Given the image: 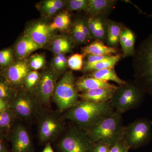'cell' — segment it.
I'll use <instances>...</instances> for the list:
<instances>
[{
    "label": "cell",
    "mask_w": 152,
    "mask_h": 152,
    "mask_svg": "<svg viewBox=\"0 0 152 152\" xmlns=\"http://www.w3.org/2000/svg\"><path fill=\"white\" fill-rule=\"evenodd\" d=\"M114 111L110 101L98 103L80 100L63 115L66 121L86 131Z\"/></svg>",
    "instance_id": "1"
},
{
    "label": "cell",
    "mask_w": 152,
    "mask_h": 152,
    "mask_svg": "<svg viewBox=\"0 0 152 152\" xmlns=\"http://www.w3.org/2000/svg\"><path fill=\"white\" fill-rule=\"evenodd\" d=\"M132 68L134 81L146 94L152 96V33L136 49Z\"/></svg>",
    "instance_id": "2"
},
{
    "label": "cell",
    "mask_w": 152,
    "mask_h": 152,
    "mask_svg": "<svg viewBox=\"0 0 152 152\" xmlns=\"http://www.w3.org/2000/svg\"><path fill=\"white\" fill-rule=\"evenodd\" d=\"M124 127L122 114L114 111L86 131L94 143L102 142L111 147L121 140Z\"/></svg>",
    "instance_id": "3"
},
{
    "label": "cell",
    "mask_w": 152,
    "mask_h": 152,
    "mask_svg": "<svg viewBox=\"0 0 152 152\" xmlns=\"http://www.w3.org/2000/svg\"><path fill=\"white\" fill-rule=\"evenodd\" d=\"M94 144L86 131L71 122L52 145L55 152H93Z\"/></svg>",
    "instance_id": "4"
},
{
    "label": "cell",
    "mask_w": 152,
    "mask_h": 152,
    "mask_svg": "<svg viewBox=\"0 0 152 152\" xmlns=\"http://www.w3.org/2000/svg\"><path fill=\"white\" fill-rule=\"evenodd\" d=\"M67 124L59 111L44 109L36 123L37 137L40 145L52 144L62 133Z\"/></svg>",
    "instance_id": "5"
},
{
    "label": "cell",
    "mask_w": 152,
    "mask_h": 152,
    "mask_svg": "<svg viewBox=\"0 0 152 152\" xmlns=\"http://www.w3.org/2000/svg\"><path fill=\"white\" fill-rule=\"evenodd\" d=\"M146 94L134 81L118 87L110 103L115 112L121 114L138 108L143 102Z\"/></svg>",
    "instance_id": "6"
},
{
    "label": "cell",
    "mask_w": 152,
    "mask_h": 152,
    "mask_svg": "<svg viewBox=\"0 0 152 152\" xmlns=\"http://www.w3.org/2000/svg\"><path fill=\"white\" fill-rule=\"evenodd\" d=\"M10 104L18 119L29 125L36 124L45 109L32 93L23 89L18 91Z\"/></svg>",
    "instance_id": "7"
},
{
    "label": "cell",
    "mask_w": 152,
    "mask_h": 152,
    "mask_svg": "<svg viewBox=\"0 0 152 152\" xmlns=\"http://www.w3.org/2000/svg\"><path fill=\"white\" fill-rule=\"evenodd\" d=\"M74 74L71 71L66 72L57 82L51 102L54 103L57 110L62 113L78 102L80 94L75 86Z\"/></svg>",
    "instance_id": "8"
},
{
    "label": "cell",
    "mask_w": 152,
    "mask_h": 152,
    "mask_svg": "<svg viewBox=\"0 0 152 152\" xmlns=\"http://www.w3.org/2000/svg\"><path fill=\"white\" fill-rule=\"evenodd\" d=\"M152 139V120L138 118L124 126L121 140L130 149L146 145Z\"/></svg>",
    "instance_id": "9"
},
{
    "label": "cell",
    "mask_w": 152,
    "mask_h": 152,
    "mask_svg": "<svg viewBox=\"0 0 152 152\" xmlns=\"http://www.w3.org/2000/svg\"><path fill=\"white\" fill-rule=\"evenodd\" d=\"M59 76L52 67L46 69L41 73L39 83L32 92L44 109H52V96Z\"/></svg>",
    "instance_id": "10"
},
{
    "label": "cell",
    "mask_w": 152,
    "mask_h": 152,
    "mask_svg": "<svg viewBox=\"0 0 152 152\" xmlns=\"http://www.w3.org/2000/svg\"><path fill=\"white\" fill-rule=\"evenodd\" d=\"M26 124L18 119L7 137L11 152H35L31 135Z\"/></svg>",
    "instance_id": "11"
},
{
    "label": "cell",
    "mask_w": 152,
    "mask_h": 152,
    "mask_svg": "<svg viewBox=\"0 0 152 152\" xmlns=\"http://www.w3.org/2000/svg\"><path fill=\"white\" fill-rule=\"evenodd\" d=\"M31 71L28 61L23 59L15 61L7 67H0V74L18 90L23 88L25 79Z\"/></svg>",
    "instance_id": "12"
},
{
    "label": "cell",
    "mask_w": 152,
    "mask_h": 152,
    "mask_svg": "<svg viewBox=\"0 0 152 152\" xmlns=\"http://www.w3.org/2000/svg\"><path fill=\"white\" fill-rule=\"evenodd\" d=\"M53 31L49 25L43 22L34 23L27 28L25 35L28 36L36 44L42 48L51 39Z\"/></svg>",
    "instance_id": "13"
},
{
    "label": "cell",
    "mask_w": 152,
    "mask_h": 152,
    "mask_svg": "<svg viewBox=\"0 0 152 152\" xmlns=\"http://www.w3.org/2000/svg\"><path fill=\"white\" fill-rule=\"evenodd\" d=\"M75 86L79 94L99 88L117 89L118 87L108 82L95 78L88 74L76 79Z\"/></svg>",
    "instance_id": "14"
},
{
    "label": "cell",
    "mask_w": 152,
    "mask_h": 152,
    "mask_svg": "<svg viewBox=\"0 0 152 152\" xmlns=\"http://www.w3.org/2000/svg\"><path fill=\"white\" fill-rule=\"evenodd\" d=\"M116 89L99 88L91 90L79 94L80 100L89 101L92 102H106L110 100Z\"/></svg>",
    "instance_id": "15"
},
{
    "label": "cell",
    "mask_w": 152,
    "mask_h": 152,
    "mask_svg": "<svg viewBox=\"0 0 152 152\" xmlns=\"http://www.w3.org/2000/svg\"><path fill=\"white\" fill-rule=\"evenodd\" d=\"M42 48L28 36L22 37L17 41L13 48L14 56L17 60H23L32 52Z\"/></svg>",
    "instance_id": "16"
},
{
    "label": "cell",
    "mask_w": 152,
    "mask_h": 152,
    "mask_svg": "<svg viewBox=\"0 0 152 152\" xmlns=\"http://www.w3.org/2000/svg\"><path fill=\"white\" fill-rule=\"evenodd\" d=\"M136 36L134 33L130 29L124 27L121 36L119 43L122 50V58L128 57L133 56L135 51Z\"/></svg>",
    "instance_id": "17"
},
{
    "label": "cell",
    "mask_w": 152,
    "mask_h": 152,
    "mask_svg": "<svg viewBox=\"0 0 152 152\" xmlns=\"http://www.w3.org/2000/svg\"><path fill=\"white\" fill-rule=\"evenodd\" d=\"M87 12L90 17L101 16L108 14L113 9L116 1L115 0H88Z\"/></svg>",
    "instance_id": "18"
},
{
    "label": "cell",
    "mask_w": 152,
    "mask_h": 152,
    "mask_svg": "<svg viewBox=\"0 0 152 152\" xmlns=\"http://www.w3.org/2000/svg\"><path fill=\"white\" fill-rule=\"evenodd\" d=\"M75 42L72 37L65 35L53 37L50 49L55 55L69 53L72 50Z\"/></svg>",
    "instance_id": "19"
},
{
    "label": "cell",
    "mask_w": 152,
    "mask_h": 152,
    "mask_svg": "<svg viewBox=\"0 0 152 152\" xmlns=\"http://www.w3.org/2000/svg\"><path fill=\"white\" fill-rule=\"evenodd\" d=\"M82 54L84 56L88 55H115L118 54V50L115 48L109 47L105 45L103 41L95 40L87 46L82 49Z\"/></svg>",
    "instance_id": "20"
},
{
    "label": "cell",
    "mask_w": 152,
    "mask_h": 152,
    "mask_svg": "<svg viewBox=\"0 0 152 152\" xmlns=\"http://www.w3.org/2000/svg\"><path fill=\"white\" fill-rule=\"evenodd\" d=\"M16 115L12 109L0 112V135L7 137L18 120Z\"/></svg>",
    "instance_id": "21"
},
{
    "label": "cell",
    "mask_w": 152,
    "mask_h": 152,
    "mask_svg": "<svg viewBox=\"0 0 152 152\" xmlns=\"http://www.w3.org/2000/svg\"><path fill=\"white\" fill-rule=\"evenodd\" d=\"M121 55L118 54L113 55L107 58L97 62L84 65L82 70V72L84 73H90L104 69L115 68V66L121 59Z\"/></svg>",
    "instance_id": "22"
},
{
    "label": "cell",
    "mask_w": 152,
    "mask_h": 152,
    "mask_svg": "<svg viewBox=\"0 0 152 152\" xmlns=\"http://www.w3.org/2000/svg\"><path fill=\"white\" fill-rule=\"evenodd\" d=\"M121 23L112 20L107 23V41L109 47L116 48L119 43L120 36L123 28Z\"/></svg>",
    "instance_id": "23"
},
{
    "label": "cell",
    "mask_w": 152,
    "mask_h": 152,
    "mask_svg": "<svg viewBox=\"0 0 152 152\" xmlns=\"http://www.w3.org/2000/svg\"><path fill=\"white\" fill-rule=\"evenodd\" d=\"M90 76L101 80L115 82L120 86L125 84L126 82L120 78L117 75L115 68H108L95 71L88 74Z\"/></svg>",
    "instance_id": "24"
},
{
    "label": "cell",
    "mask_w": 152,
    "mask_h": 152,
    "mask_svg": "<svg viewBox=\"0 0 152 152\" xmlns=\"http://www.w3.org/2000/svg\"><path fill=\"white\" fill-rule=\"evenodd\" d=\"M19 90L0 74V99L10 102Z\"/></svg>",
    "instance_id": "25"
},
{
    "label": "cell",
    "mask_w": 152,
    "mask_h": 152,
    "mask_svg": "<svg viewBox=\"0 0 152 152\" xmlns=\"http://www.w3.org/2000/svg\"><path fill=\"white\" fill-rule=\"evenodd\" d=\"M70 24V15L67 12H63L56 17L49 25V27L53 31L57 30L65 31L69 28Z\"/></svg>",
    "instance_id": "26"
},
{
    "label": "cell",
    "mask_w": 152,
    "mask_h": 152,
    "mask_svg": "<svg viewBox=\"0 0 152 152\" xmlns=\"http://www.w3.org/2000/svg\"><path fill=\"white\" fill-rule=\"evenodd\" d=\"M40 76L41 73L38 71H31L25 79L22 89L32 92L37 86Z\"/></svg>",
    "instance_id": "27"
},
{
    "label": "cell",
    "mask_w": 152,
    "mask_h": 152,
    "mask_svg": "<svg viewBox=\"0 0 152 152\" xmlns=\"http://www.w3.org/2000/svg\"><path fill=\"white\" fill-rule=\"evenodd\" d=\"M52 68L59 75L64 73L67 67V59L64 54L56 55L52 61Z\"/></svg>",
    "instance_id": "28"
},
{
    "label": "cell",
    "mask_w": 152,
    "mask_h": 152,
    "mask_svg": "<svg viewBox=\"0 0 152 152\" xmlns=\"http://www.w3.org/2000/svg\"><path fill=\"white\" fill-rule=\"evenodd\" d=\"M96 30L93 39L103 41L107 39V23H105L102 17H96Z\"/></svg>",
    "instance_id": "29"
},
{
    "label": "cell",
    "mask_w": 152,
    "mask_h": 152,
    "mask_svg": "<svg viewBox=\"0 0 152 152\" xmlns=\"http://www.w3.org/2000/svg\"><path fill=\"white\" fill-rule=\"evenodd\" d=\"M13 48H8L0 50V67L6 68L15 61Z\"/></svg>",
    "instance_id": "30"
},
{
    "label": "cell",
    "mask_w": 152,
    "mask_h": 152,
    "mask_svg": "<svg viewBox=\"0 0 152 152\" xmlns=\"http://www.w3.org/2000/svg\"><path fill=\"white\" fill-rule=\"evenodd\" d=\"M83 55L75 53L71 56L67 60L68 67L74 71L82 70L83 67Z\"/></svg>",
    "instance_id": "31"
},
{
    "label": "cell",
    "mask_w": 152,
    "mask_h": 152,
    "mask_svg": "<svg viewBox=\"0 0 152 152\" xmlns=\"http://www.w3.org/2000/svg\"><path fill=\"white\" fill-rule=\"evenodd\" d=\"M88 0H70L66 1V7L69 11H84L87 12Z\"/></svg>",
    "instance_id": "32"
},
{
    "label": "cell",
    "mask_w": 152,
    "mask_h": 152,
    "mask_svg": "<svg viewBox=\"0 0 152 152\" xmlns=\"http://www.w3.org/2000/svg\"><path fill=\"white\" fill-rule=\"evenodd\" d=\"M31 69L38 71L43 68L46 63L45 58L42 54H36L33 55L28 61Z\"/></svg>",
    "instance_id": "33"
},
{
    "label": "cell",
    "mask_w": 152,
    "mask_h": 152,
    "mask_svg": "<svg viewBox=\"0 0 152 152\" xmlns=\"http://www.w3.org/2000/svg\"><path fill=\"white\" fill-rule=\"evenodd\" d=\"M71 36L74 42L78 44H84L88 41L86 36L80 29L76 22L73 24L71 28Z\"/></svg>",
    "instance_id": "34"
},
{
    "label": "cell",
    "mask_w": 152,
    "mask_h": 152,
    "mask_svg": "<svg viewBox=\"0 0 152 152\" xmlns=\"http://www.w3.org/2000/svg\"><path fill=\"white\" fill-rule=\"evenodd\" d=\"M113 55H88L86 56V61L84 63V65L94 64L109 58Z\"/></svg>",
    "instance_id": "35"
},
{
    "label": "cell",
    "mask_w": 152,
    "mask_h": 152,
    "mask_svg": "<svg viewBox=\"0 0 152 152\" xmlns=\"http://www.w3.org/2000/svg\"><path fill=\"white\" fill-rule=\"evenodd\" d=\"M41 4L43 5L55 8L58 10H59L64 6H66V1L61 0H46L41 2Z\"/></svg>",
    "instance_id": "36"
},
{
    "label": "cell",
    "mask_w": 152,
    "mask_h": 152,
    "mask_svg": "<svg viewBox=\"0 0 152 152\" xmlns=\"http://www.w3.org/2000/svg\"><path fill=\"white\" fill-rule=\"evenodd\" d=\"M75 22L80 29L86 37L88 41L91 40L93 39L89 29L87 22H85L81 20H78Z\"/></svg>",
    "instance_id": "37"
},
{
    "label": "cell",
    "mask_w": 152,
    "mask_h": 152,
    "mask_svg": "<svg viewBox=\"0 0 152 152\" xmlns=\"http://www.w3.org/2000/svg\"><path fill=\"white\" fill-rule=\"evenodd\" d=\"M129 150L127 146L121 140L110 147L109 152H129Z\"/></svg>",
    "instance_id": "38"
},
{
    "label": "cell",
    "mask_w": 152,
    "mask_h": 152,
    "mask_svg": "<svg viewBox=\"0 0 152 152\" xmlns=\"http://www.w3.org/2000/svg\"><path fill=\"white\" fill-rule=\"evenodd\" d=\"M110 146L102 142L94 143L93 152H109Z\"/></svg>",
    "instance_id": "39"
},
{
    "label": "cell",
    "mask_w": 152,
    "mask_h": 152,
    "mask_svg": "<svg viewBox=\"0 0 152 152\" xmlns=\"http://www.w3.org/2000/svg\"><path fill=\"white\" fill-rule=\"evenodd\" d=\"M39 6V9H40L41 12L48 16H51L56 13L58 11L55 8L43 5L41 4H40Z\"/></svg>",
    "instance_id": "40"
},
{
    "label": "cell",
    "mask_w": 152,
    "mask_h": 152,
    "mask_svg": "<svg viewBox=\"0 0 152 152\" xmlns=\"http://www.w3.org/2000/svg\"><path fill=\"white\" fill-rule=\"evenodd\" d=\"M5 138L0 135V152H11L4 139Z\"/></svg>",
    "instance_id": "41"
},
{
    "label": "cell",
    "mask_w": 152,
    "mask_h": 152,
    "mask_svg": "<svg viewBox=\"0 0 152 152\" xmlns=\"http://www.w3.org/2000/svg\"><path fill=\"white\" fill-rule=\"evenodd\" d=\"M10 108V103L0 99V112Z\"/></svg>",
    "instance_id": "42"
},
{
    "label": "cell",
    "mask_w": 152,
    "mask_h": 152,
    "mask_svg": "<svg viewBox=\"0 0 152 152\" xmlns=\"http://www.w3.org/2000/svg\"><path fill=\"white\" fill-rule=\"evenodd\" d=\"M42 152H55L52 145L50 143H48L45 145Z\"/></svg>",
    "instance_id": "43"
},
{
    "label": "cell",
    "mask_w": 152,
    "mask_h": 152,
    "mask_svg": "<svg viewBox=\"0 0 152 152\" xmlns=\"http://www.w3.org/2000/svg\"><path fill=\"white\" fill-rule=\"evenodd\" d=\"M149 17H152V14L151 15H149Z\"/></svg>",
    "instance_id": "44"
}]
</instances>
